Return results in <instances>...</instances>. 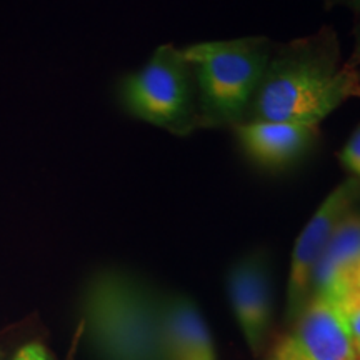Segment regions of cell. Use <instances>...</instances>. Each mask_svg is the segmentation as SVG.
<instances>
[{
	"label": "cell",
	"instance_id": "cell-1",
	"mask_svg": "<svg viewBox=\"0 0 360 360\" xmlns=\"http://www.w3.org/2000/svg\"><path fill=\"white\" fill-rule=\"evenodd\" d=\"M350 98H360V69L342 60L339 37L322 27L276 45L244 122L321 125Z\"/></svg>",
	"mask_w": 360,
	"mask_h": 360
},
{
	"label": "cell",
	"instance_id": "cell-2",
	"mask_svg": "<svg viewBox=\"0 0 360 360\" xmlns=\"http://www.w3.org/2000/svg\"><path fill=\"white\" fill-rule=\"evenodd\" d=\"M164 294L129 274L103 270L84 295V323L98 360H165Z\"/></svg>",
	"mask_w": 360,
	"mask_h": 360
},
{
	"label": "cell",
	"instance_id": "cell-3",
	"mask_svg": "<svg viewBox=\"0 0 360 360\" xmlns=\"http://www.w3.org/2000/svg\"><path fill=\"white\" fill-rule=\"evenodd\" d=\"M276 44L252 35L182 47L195 75L202 129H233L244 122Z\"/></svg>",
	"mask_w": 360,
	"mask_h": 360
},
{
	"label": "cell",
	"instance_id": "cell-4",
	"mask_svg": "<svg viewBox=\"0 0 360 360\" xmlns=\"http://www.w3.org/2000/svg\"><path fill=\"white\" fill-rule=\"evenodd\" d=\"M120 102L135 119L184 137L200 130L195 75L182 47L165 44L120 85Z\"/></svg>",
	"mask_w": 360,
	"mask_h": 360
},
{
	"label": "cell",
	"instance_id": "cell-5",
	"mask_svg": "<svg viewBox=\"0 0 360 360\" xmlns=\"http://www.w3.org/2000/svg\"><path fill=\"white\" fill-rule=\"evenodd\" d=\"M359 202L360 180L355 177L344 180L328 193L297 237L290 257L285 299L287 321L290 323L302 314L312 299L314 274L328 240L342 220L357 209Z\"/></svg>",
	"mask_w": 360,
	"mask_h": 360
},
{
	"label": "cell",
	"instance_id": "cell-6",
	"mask_svg": "<svg viewBox=\"0 0 360 360\" xmlns=\"http://www.w3.org/2000/svg\"><path fill=\"white\" fill-rule=\"evenodd\" d=\"M269 360H360L347 326L328 295H312Z\"/></svg>",
	"mask_w": 360,
	"mask_h": 360
},
{
	"label": "cell",
	"instance_id": "cell-7",
	"mask_svg": "<svg viewBox=\"0 0 360 360\" xmlns=\"http://www.w3.org/2000/svg\"><path fill=\"white\" fill-rule=\"evenodd\" d=\"M225 285L242 335L252 354L257 355L264 350L274 317V292L267 257L262 252L242 255L229 269Z\"/></svg>",
	"mask_w": 360,
	"mask_h": 360
},
{
	"label": "cell",
	"instance_id": "cell-8",
	"mask_svg": "<svg viewBox=\"0 0 360 360\" xmlns=\"http://www.w3.org/2000/svg\"><path fill=\"white\" fill-rule=\"evenodd\" d=\"M247 159L270 172L285 170L302 160L317 146L319 125L257 120L233 127Z\"/></svg>",
	"mask_w": 360,
	"mask_h": 360
},
{
	"label": "cell",
	"instance_id": "cell-9",
	"mask_svg": "<svg viewBox=\"0 0 360 360\" xmlns=\"http://www.w3.org/2000/svg\"><path fill=\"white\" fill-rule=\"evenodd\" d=\"M162 322L165 360H217L209 327L191 297L164 295Z\"/></svg>",
	"mask_w": 360,
	"mask_h": 360
},
{
	"label": "cell",
	"instance_id": "cell-10",
	"mask_svg": "<svg viewBox=\"0 0 360 360\" xmlns=\"http://www.w3.org/2000/svg\"><path fill=\"white\" fill-rule=\"evenodd\" d=\"M360 272V210L354 209L335 229L314 274L312 295L332 294Z\"/></svg>",
	"mask_w": 360,
	"mask_h": 360
},
{
	"label": "cell",
	"instance_id": "cell-11",
	"mask_svg": "<svg viewBox=\"0 0 360 360\" xmlns=\"http://www.w3.org/2000/svg\"><path fill=\"white\" fill-rule=\"evenodd\" d=\"M328 297L339 309L360 359V272L340 283Z\"/></svg>",
	"mask_w": 360,
	"mask_h": 360
},
{
	"label": "cell",
	"instance_id": "cell-12",
	"mask_svg": "<svg viewBox=\"0 0 360 360\" xmlns=\"http://www.w3.org/2000/svg\"><path fill=\"white\" fill-rule=\"evenodd\" d=\"M340 162L360 180V125L340 150Z\"/></svg>",
	"mask_w": 360,
	"mask_h": 360
},
{
	"label": "cell",
	"instance_id": "cell-13",
	"mask_svg": "<svg viewBox=\"0 0 360 360\" xmlns=\"http://www.w3.org/2000/svg\"><path fill=\"white\" fill-rule=\"evenodd\" d=\"M13 360H52V357L40 344H29L17 352Z\"/></svg>",
	"mask_w": 360,
	"mask_h": 360
},
{
	"label": "cell",
	"instance_id": "cell-14",
	"mask_svg": "<svg viewBox=\"0 0 360 360\" xmlns=\"http://www.w3.org/2000/svg\"><path fill=\"white\" fill-rule=\"evenodd\" d=\"M328 6H345L360 12V0H326Z\"/></svg>",
	"mask_w": 360,
	"mask_h": 360
},
{
	"label": "cell",
	"instance_id": "cell-15",
	"mask_svg": "<svg viewBox=\"0 0 360 360\" xmlns=\"http://www.w3.org/2000/svg\"><path fill=\"white\" fill-rule=\"evenodd\" d=\"M350 62L360 69V25L357 27V34H355V49L352 57H350Z\"/></svg>",
	"mask_w": 360,
	"mask_h": 360
}]
</instances>
